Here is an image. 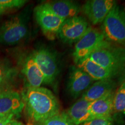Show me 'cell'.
I'll return each instance as SVG.
<instances>
[{
    "instance_id": "cell-1",
    "label": "cell",
    "mask_w": 125,
    "mask_h": 125,
    "mask_svg": "<svg viewBox=\"0 0 125 125\" xmlns=\"http://www.w3.org/2000/svg\"><path fill=\"white\" fill-rule=\"evenodd\" d=\"M21 96L26 114L36 124L60 113L57 98L45 87H27Z\"/></svg>"
},
{
    "instance_id": "cell-2",
    "label": "cell",
    "mask_w": 125,
    "mask_h": 125,
    "mask_svg": "<svg viewBox=\"0 0 125 125\" xmlns=\"http://www.w3.org/2000/svg\"><path fill=\"white\" fill-rule=\"evenodd\" d=\"M88 57L113 73L121 83L125 81V46L106 41Z\"/></svg>"
},
{
    "instance_id": "cell-3",
    "label": "cell",
    "mask_w": 125,
    "mask_h": 125,
    "mask_svg": "<svg viewBox=\"0 0 125 125\" xmlns=\"http://www.w3.org/2000/svg\"><path fill=\"white\" fill-rule=\"evenodd\" d=\"M101 31L107 41L125 46V9L116 3L103 21Z\"/></svg>"
},
{
    "instance_id": "cell-4",
    "label": "cell",
    "mask_w": 125,
    "mask_h": 125,
    "mask_svg": "<svg viewBox=\"0 0 125 125\" xmlns=\"http://www.w3.org/2000/svg\"><path fill=\"white\" fill-rule=\"evenodd\" d=\"M27 32V17L24 14L12 17L0 27V43L8 46L18 44L26 37Z\"/></svg>"
},
{
    "instance_id": "cell-5",
    "label": "cell",
    "mask_w": 125,
    "mask_h": 125,
    "mask_svg": "<svg viewBox=\"0 0 125 125\" xmlns=\"http://www.w3.org/2000/svg\"><path fill=\"white\" fill-rule=\"evenodd\" d=\"M102 31L90 27L85 35L75 43L73 52V58L75 63L82 61L96 51L105 42Z\"/></svg>"
},
{
    "instance_id": "cell-6",
    "label": "cell",
    "mask_w": 125,
    "mask_h": 125,
    "mask_svg": "<svg viewBox=\"0 0 125 125\" xmlns=\"http://www.w3.org/2000/svg\"><path fill=\"white\" fill-rule=\"evenodd\" d=\"M34 16L43 33L49 40H53L58 35L61 26L65 20L53 13L46 3L35 8Z\"/></svg>"
},
{
    "instance_id": "cell-7",
    "label": "cell",
    "mask_w": 125,
    "mask_h": 125,
    "mask_svg": "<svg viewBox=\"0 0 125 125\" xmlns=\"http://www.w3.org/2000/svg\"><path fill=\"white\" fill-rule=\"evenodd\" d=\"M90 27L85 18L76 16L64 21L57 36L64 43H76Z\"/></svg>"
},
{
    "instance_id": "cell-8",
    "label": "cell",
    "mask_w": 125,
    "mask_h": 125,
    "mask_svg": "<svg viewBox=\"0 0 125 125\" xmlns=\"http://www.w3.org/2000/svg\"><path fill=\"white\" fill-rule=\"evenodd\" d=\"M31 54L42 73L44 83L52 84L59 73L57 60L54 54L44 48L36 49Z\"/></svg>"
},
{
    "instance_id": "cell-9",
    "label": "cell",
    "mask_w": 125,
    "mask_h": 125,
    "mask_svg": "<svg viewBox=\"0 0 125 125\" xmlns=\"http://www.w3.org/2000/svg\"><path fill=\"white\" fill-rule=\"evenodd\" d=\"M116 2L112 0H90L82 7V11L92 24L103 23Z\"/></svg>"
},
{
    "instance_id": "cell-10",
    "label": "cell",
    "mask_w": 125,
    "mask_h": 125,
    "mask_svg": "<svg viewBox=\"0 0 125 125\" xmlns=\"http://www.w3.org/2000/svg\"><path fill=\"white\" fill-rule=\"evenodd\" d=\"M94 81L85 72L77 66H73L70 70L67 89L72 96L76 98L83 93Z\"/></svg>"
},
{
    "instance_id": "cell-11",
    "label": "cell",
    "mask_w": 125,
    "mask_h": 125,
    "mask_svg": "<svg viewBox=\"0 0 125 125\" xmlns=\"http://www.w3.org/2000/svg\"><path fill=\"white\" fill-rule=\"evenodd\" d=\"M24 108L22 97L18 92L8 89L0 93V114L18 116Z\"/></svg>"
},
{
    "instance_id": "cell-12",
    "label": "cell",
    "mask_w": 125,
    "mask_h": 125,
    "mask_svg": "<svg viewBox=\"0 0 125 125\" xmlns=\"http://www.w3.org/2000/svg\"><path fill=\"white\" fill-rule=\"evenodd\" d=\"M119 84L117 81L113 79L97 81L82 94L81 97L89 102H93L115 91Z\"/></svg>"
},
{
    "instance_id": "cell-13",
    "label": "cell",
    "mask_w": 125,
    "mask_h": 125,
    "mask_svg": "<svg viewBox=\"0 0 125 125\" xmlns=\"http://www.w3.org/2000/svg\"><path fill=\"white\" fill-rule=\"evenodd\" d=\"M22 73L26 79L27 87H39L44 83V78L36 63L32 54L26 57L23 62Z\"/></svg>"
},
{
    "instance_id": "cell-14",
    "label": "cell",
    "mask_w": 125,
    "mask_h": 125,
    "mask_svg": "<svg viewBox=\"0 0 125 125\" xmlns=\"http://www.w3.org/2000/svg\"><path fill=\"white\" fill-rule=\"evenodd\" d=\"M76 66L85 72L94 81L113 79L117 81L120 85L121 84L113 73L98 64L89 57L78 62Z\"/></svg>"
},
{
    "instance_id": "cell-15",
    "label": "cell",
    "mask_w": 125,
    "mask_h": 125,
    "mask_svg": "<svg viewBox=\"0 0 125 125\" xmlns=\"http://www.w3.org/2000/svg\"><path fill=\"white\" fill-rule=\"evenodd\" d=\"M92 102L81 97L65 112L74 125H81L83 123L92 119L89 109Z\"/></svg>"
},
{
    "instance_id": "cell-16",
    "label": "cell",
    "mask_w": 125,
    "mask_h": 125,
    "mask_svg": "<svg viewBox=\"0 0 125 125\" xmlns=\"http://www.w3.org/2000/svg\"><path fill=\"white\" fill-rule=\"evenodd\" d=\"M46 4L52 11L64 20L76 16L81 10L79 4L72 1H51L46 2Z\"/></svg>"
},
{
    "instance_id": "cell-17",
    "label": "cell",
    "mask_w": 125,
    "mask_h": 125,
    "mask_svg": "<svg viewBox=\"0 0 125 125\" xmlns=\"http://www.w3.org/2000/svg\"><path fill=\"white\" fill-rule=\"evenodd\" d=\"M115 92V91L111 92L97 100L92 102L89 111L92 118H112L113 100Z\"/></svg>"
},
{
    "instance_id": "cell-18",
    "label": "cell",
    "mask_w": 125,
    "mask_h": 125,
    "mask_svg": "<svg viewBox=\"0 0 125 125\" xmlns=\"http://www.w3.org/2000/svg\"><path fill=\"white\" fill-rule=\"evenodd\" d=\"M16 75V69L8 61L0 60V93L8 90Z\"/></svg>"
},
{
    "instance_id": "cell-19",
    "label": "cell",
    "mask_w": 125,
    "mask_h": 125,
    "mask_svg": "<svg viewBox=\"0 0 125 125\" xmlns=\"http://www.w3.org/2000/svg\"><path fill=\"white\" fill-rule=\"evenodd\" d=\"M125 116V81L115 92L113 100V119L122 120Z\"/></svg>"
},
{
    "instance_id": "cell-20",
    "label": "cell",
    "mask_w": 125,
    "mask_h": 125,
    "mask_svg": "<svg viewBox=\"0 0 125 125\" xmlns=\"http://www.w3.org/2000/svg\"><path fill=\"white\" fill-rule=\"evenodd\" d=\"M37 125H74L71 121L65 112L59 113L41 122L37 123Z\"/></svg>"
},
{
    "instance_id": "cell-21",
    "label": "cell",
    "mask_w": 125,
    "mask_h": 125,
    "mask_svg": "<svg viewBox=\"0 0 125 125\" xmlns=\"http://www.w3.org/2000/svg\"><path fill=\"white\" fill-rule=\"evenodd\" d=\"M27 1L24 0H0V15L12 9L23 7Z\"/></svg>"
},
{
    "instance_id": "cell-22",
    "label": "cell",
    "mask_w": 125,
    "mask_h": 125,
    "mask_svg": "<svg viewBox=\"0 0 125 125\" xmlns=\"http://www.w3.org/2000/svg\"><path fill=\"white\" fill-rule=\"evenodd\" d=\"M81 125H114V119L112 117L93 118Z\"/></svg>"
},
{
    "instance_id": "cell-23",
    "label": "cell",
    "mask_w": 125,
    "mask_h": 125,
    "mask_svg": "<svg viewBox=\"0 0 125 125\" xmlns=\"http://www.w3.org/2000/svg\"><path fill=\"white\" fill-rule=\"evenodd\" d=\"M15 116L10 114H0V125H7Z\"/></svg>"
},
{
    "instance_id": "cell-24",
    "label": "cell",
    "mask_w": 125,
    "mask_h": 125,
    "mask_svg": "<svg viewBox=\"0 0 125 125\" xmlns=\"http://www.w3.org/2000/svg\"><path fill=\"white\" fill-rule=\"evenodd\" d=\"M7 125H24L21 122H19L16 119H12L8 123Z\"/></svg>"
}]
</instances>
